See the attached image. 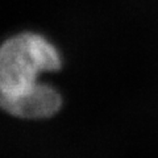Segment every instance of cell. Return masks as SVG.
Returning <instances> with one entry per match:
<instances>
[{
    "instance_id": "cell-1",
    "label": "cell",
    "mask_w": 158,
    "mask_h": 158,
    "mask_svg": "<svg viewBox=\"0 0 158 158\" xmlns=\"http://www.w3.org/2000/svg\"><path fill=\"white\" fill-rule=\"evenodd\" d=\"M61 65L56 48L40 34L20 33L6 40L0 45V110L32 120L57 113L62 99L41 77Z\"/></svg>"
}]
</instances>
